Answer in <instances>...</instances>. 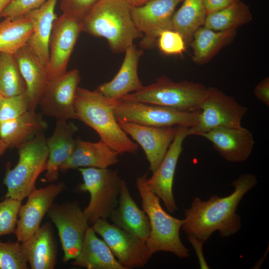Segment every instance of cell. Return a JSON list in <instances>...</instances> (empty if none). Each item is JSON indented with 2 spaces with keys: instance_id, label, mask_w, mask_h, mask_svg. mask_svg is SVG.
Masks as SVG:
<instances>
[{
  "instance_id": "cell-1",
  "label": "cell",
  "mask_w": 269,
  "mask_h": 269,
  "mask_svg": "<svg viewBox=\"0 0 269 269\" xmlns=\"http://www.w3.org/2000/svg\"><path fill=\"white\" fill-rule=\"evenodd\" d=\"M258 183L256 175L242 174L231 185L233 192L221 197L213 195L207 200L198 197L184 210L182 229L206 242L213 233L218 231L222 238L236 233L241 228V219L237 213L238 206L245 195Z\"/></svg>"
},
{
  "instance_id": "cell-2",
  "label": "cell",
  "mask_w": 269,
  "mask_h": 269,
  "mask_svg": "<svg viewBox=\"0 0 269 269\" xmlns=\"http://www.w3.org/2000/svg\"><path fill=\"white\" fill-rule=\"evenodd\" d=\"M131 6L123 0H99L81 19L82 31L105 38L114 53L125 52L142 37L131 14Z\"/></svg>"
},
{
  "instance_id": "cell-3",
  "label": "cell",
  "mask_w": 269,
  "mask_h": 269,
  "mask_svg": "<svg viewBox=\"0 0 269 269\" xmlns=\"http://www.w3.org/2000/svg\"><path fill=\"white\" fill-rule=\"evenodd\" d=\"M115 101L97 90L78 87L75 100L78 120L95 130L101 140L119 154H134L138 150V145L116 120L114 114Z\"/></svg>"
},
{
  "instance_id": "cell-4",
  "label": "cell",
  "mask_w": 269,
  "mask_h": 269,
  "mask_svg": "<svg viewBox=\"0 0 269 269\" xmlns=\"http://www.w3.org/2000/svg\"><path fill=\"white\" fill-rule=\"evenodd\" d=\"M147 174L137 178L136 187L141 199V205L150 223V231L145 242L150 255L158 252H170L179 258L189 256V251L181 242L180 230L183 219L176 218L161 207L160 199L146 183Z\"/></svg>"
},
{
  "instance_id": "cell-5",
  "label": "cell",
  "mask_w": 269,
  "mask_h": 269,
  "mask_svg": "<svg viewBox=\"0 0 269 269\" xmlns=\"http://www.w3.org/2000/svg\"><path fill=\"white\" fill-rule=\"evenodd\" d=\"M208 92V88L201 83L186 80L174 82L162 76L154 83L122 98L182 112H197L200 111Z\"/></svg>"
},
{
  "instance_id": "cell-6",
  "label": "cell",
  "mask_w": 269,
  "mask_h": 269,
  "mask_svg": "<svg viewBox=\"0 0 269 269\" xmlns=\"http://www.w3.org/2000/svg\"><path fill=\"white\" fill-rule=\"evenodd\" d=\"M47 138L42 132L20 145L18 160L5 172L3 183L6 187L5 198L22 200L35 188L40 174L45 171L48 157Z\"/></svg>"
},
{
  "instance_id": "cell-7",
  "label": "cell",
  "mask_w": 269,
  "mask_h": 269,
  "mask_svg": "<svg viewBox=\"0 0 269 269\" xmlns=\"http://www.w3.org/2000/svg\"><path fill=\"white\" fill-rule=\"evenodd\" d=\"M83 182L78 192H87L90 199L83 210L89 224L92 225L99 219L110 218L117 207L122 179L117 170L95 167H81Z\"/></svg>"
},
{
  "instance_id": "cell-8",
  "label": "cell",
  "mask_w": 269,
  "mask_h": 269,
  "mask_svg": "<svg viewBox=\"0 0 269 269\" xmlns=\"http://www.w3.org/2000/svg\"><path fill=\"white\" fill-rule=\"evenodd\" d=\"M200 112H182L123 98L116 100L114 106L118 122L125 121L154 127L182 126L192 128L196 125Z\"/></svg>"
},
{
  "instance_id": "cell-9",
  "label": "cell",
  "mask_w": 269,
  "mask_h": 269,
  "mask_svg": "<svg viewBox=\"0 0 269 269\" xmlns=\"http://www.w3.org/2000/svg\"><path fill=\"white\" fill-rule=\"evenodd\" d=\"M248 111L233 97L214 87H209L196 125L188 128V135L200 136L220 127L240 128L241 121Z\"/></svg>"
},
{
  "instance_id": "cell-10",
  "label": "cell",
  "mask_w": 269,
  "mask_h": 269,
  "mask_svg": "<svg viewBox=\"0 0 269 269\" xmlns=\"http://www.w3.org/2000/svg\"><path fill=\"white\" fill-rule=\"evenodd\" d=\"M47 215L56 226L64 256L67 263L78 255L87 229L90 227L87 216L78 202L53 203Z\"/></svg>"
},
{
  "instance_id": "cell-11",
  "label": "cell",
  "mask_w": 269,
  "mask_h": 269,
  "mask_svg": "<svg viewBox=\"0 0 269 269\" xmlns=\"http://www.w3.org/2000/svg\"><path fill=\"white\" fill-rule=\"evenodd\" d=\"M91 228L100 235L124 269L144 267L151 256L145 242L141 241L106 219H99Z\"/></svg>"
},
{
  "instance_id": "cell-12",
  "label": "cell",
  "mask_w": 269,
  "mask_h": 269,
  "mask_svg": "<svg viewBox=\"0 0 269 269\" xmlns=\"http://www.w3.org/2000/svg\"><path fill=\"white\" fill-rule=\"evenodd\" d=\"M80 80L76 69L49 80L38 105L42 113L56 120H78L75 100Z\"/></svg>"
},
{
  "instance_id": "cell-13",
  "label": "cell",
  "mask_w": 269,
  "mask_h": 269,
  "mask_svg": "<svg viewBox=\"0 0 269 269\" xmlns=\"http://www.w3.org/2000/svg\"><path fill=\"white\" fill-rule=\"evenodd\" d=\"M183 0H149L131 6V14L136 28L142 33L141 48L152 49L161 32L173 29L172 18L177 5Z\"/></svg>"
},
{
  "instance_id": "cell-14",
  "label": "cell",
  "mask_w": 269,
  "mask_h": 269,
  "mask_svg": "<svg viewBox=\"0 0 269 269\" xmlns=\"http://www.w3.org/2000/svg\"><path fill=\"white\" fill-rule=\"evenodd\" d=\"M81 31V19L79 18L62 13L54 20L49 41V59L46 67L49 80L67 71Z\"/></svg>"
},
{
  "instance_id": "cell-15",
  "label": "cell",
  "mask_w": 269,
  "mask_h": 269,
  "mask_svg": "<svg viewBox=\"0 0 269 269\" xmlns=\"http://www.w3.org/2000/svg\"><path fill=\"white\" fill-rule=\"evenodd\" d=\"M65 188L63 182L51 184L35 188L28 195L26 202L20 207L13 233L17 242L26 241L39 229L44 216Z\"/></svg>"
},
{
  "instance_id": "cell-16",
  "label": "cell",
  "mask_w": 269,
  "mask_h": 269,
  "mask_svg": "<svg viewBox=\"0 0 269 269\" xmlns=\"http://www.w3.org/2000/svg\"><path fill=\"white\" fill-rule=\"evenodd\" d=\"M188 128L177 126L175 137L162 161L152 176L146 179L148 187L163 201L167 211L171 213L177 210L173 194V183L177 162L183 149V141L188 136Z\"/></svg>"
},
{
  "instance_id": "cell-17",
  "label": "cell",
  "mask_w": 269,
  "mask_h": 269,
  "mask_svg": "<svg viewBox=\"0 0 269 269\" xmlns=\"http://www.w3.org/2000/svg\"><path fill=\"white\" fill-rule=\"evenodd\" d=\"M118 123L122 130L143 149L153 172L157 168L176 132L175 127H154L125 121Z\"/></svg>"
},
{
  "instance_id": "cell-18",
  "label": "cell",
  "mask_w": 269,
  "mask_h": 269,
  "mask_svg": "<svg viewBox=\"0 0 269 269\" xmlns=\"http://www.w3.org/2000/svg\"><path fill=\"white\" fill-rule=\"evenodd\" d=\"M200 136L210 141L224 159L235 163L247 160L255 144L252 132L242 127L217 128Z\"/></svg>"
},
{
  "instance_id": "cell-19",
  "label": "cell",
  "mask_w": 269,
  "mask_h": 269,
  "mask_svg": "<svg viewBox=\"0 0 269 269\" xmlns=\"http://www.w3.org/2000/svg\"><path fill=\"white\" fill-rule=\"evenodd\" d=\"M119 71L109 82L100 85L97 90L105 97L118 100L140 90L143 85L137 74L139 60L143 54L134 44L127 49Z\"/></svg>"
},
{
  "instance_id": "cell-20",
  "label": "cell",
  "mask_w": 269,
  "mask_h": 269,
  "mask_svg": "<svg viewBox=\"0 0 269 269\" xmlns=\"http://www.w3.org/2000/svg\"><path fill=\"white\" fill-rule=\"evenodd\" d=\"M77 127L67 121L56 120V126L50 137L47 138L48 157L45 169V178L49 182L58 179L61 166L72 154L77 139L74 134Z\"/></svg>"
},
{
  "instance_id": "cell-21",
  "label": "cell",
  "mask_w": 269,
  "mask_h": 269,
  "mask_svg": "<svg viewBox=\"0 0 269 269\" xmlns=\"http://www.w3.org/2000/svg\"><path fill=\"white\" fill-rule=\"evenodd\" d=\"M114 225L139 240L146 242L150 233L148 218L131 195L127 183L122 179L117 207L110 217Z\"/></svg>"
},
{
  "instance_id": "cell-22",
  "label": "cell",
  "mask_w": 269,
  "mask_h": 269,
  "mask_svg": "<svg viewBox=\"0 0 269 269\" xmlns=\"http://www.w3.org/2000/svg\"><path fill=\"white\" fill-rule=\"evenodd\" d=\"M14 55L25 83L29 110L35 111L49 80L46 66L27 44Z\"/></svg>"
},
{
  "instance_id": "cell-23",
  "label": "cell",
  "mask_w": 269,
  "mask_h": 269,
  "mask_svg": "<svg viewBox=\"0 0 269 269\" xmlns=\"http://www.w3.org/2000/svg\"><path fill=\"white\" fill-rule=\"evenodd\" d=\"M58 0H46L39 7L24 15L31 20L32 32L27 45L46 67L49 59V41L57 16L55 8Z\"/></svg>"
},
{
  "instance_id": "cell-24",
  "label": "cell",
  "mask_w": 269,
  "mask_h": 269,
  "mask_svg": "<svg viewBox=\"0 0 269 269\" xmlns=\"http://www.w3.org/2000/svg\"><path fill=\"white\" fill-rule=\"evenodd\" d=\"M51 225L46 223L26 241L21 243L31 269H53L57 264V248Z\"/></svg>"
},
{
  "instance_id": "cell-25",
  "label": "cell",
  "mask_w": 269,
  "mask_h": 269,
  "mask_svg": "<svg viewBox=\"0 0 269 269\" xmlns=\"http://www.w3.org/2000/svg\"><path fill=\"white\" fill-rule=\"evenodd\" d=\"M119 154L101 139L97 142L77 139L72 154L60 171L81 167L108 168L118 163Z\"/></svg>"
},
{
  "instance_id": "cell-26",
  "label": "cell",
  "mask_w": 269,
  "mask_h": 269,
  "mask_svg": "<svg viewBox=\"0 0 269 269\" xmlns=\"http://www.w3.org/2000/svg\"><path fill=\"white\" fill-rule=\"evenodd\" d=\"M72 265L87 269H124L91 227L87 229L81 250Z\"/></svg>"
},
{
  "instance_id": "cell-27",
  "label": "cell",
  "mask_w": 269,
  "mask_h": 269,
  "mask_svg": "<svg viewBox=\"0 0 269 269\" xmlns=\"http://www.w3.org/2000/svg\"><path fill=\"white\" fill-rule=\"evenodd\" d=\"M47 126L40 114L28 110L17 118L0 124V138L8 148H17Z\"/></svg>"
},
{
  "instance_id": "cell-28",
  "label": "cell",
  "mask_w": 269,
  "mask_h": 269,
  "mask_svg": "<svg viewBox=\"0 0 269 269\" xmlns=\"http://www.w3.org/2000/svg\"><path fill=\"white\" fill-rule=\"evenodd\" d=\"M236 29L214 31L203 26L194 33L190 42L193 51L192 61L202 65L211 60L234 39Z\"/></svg>"
},
{
  "instance_id": "cell-29",
  "label": "cell",
  "mask_w": 269,
  "mask_h": 269,
  "mask_svg": "<svg viewBox=\"0 0 269 269\" xmlns=\"http://www.w3.org/2000/svg\"><path fill=\"white\" fill-rule=\"evenodd\" d=\"M32 32V24L25 15L0 21V53L15 54L27 44Z\"/></svg>"
},
{
  "instance_id": "cell-30",
  "label": "cell",
  "mask_w": 269,
  "mask_h": 269,
  "mask_svg": "<svg viewBox=\"0 0 269 269\" xmlns=\"http://www.w3.org/2000/svg\"><path fill=\"white\" fill-rule=\"evenodd\" d=\"M174 13L172 28L180 33L186 44H190L195 32L204 24L207 15L202 0H183Z\"/></svg>"
},
{
  "instance_id": "cell-31",
  "label": "cell",
  "mask_w": 269,
  "mask_h": 269,
  "mask_svg": "<svg viewBox=\"0 0 269 269\" xmlns=\"http://www.w3.org/2000/svg\"><path fill=\"white\" fill-rule=\"evenodd\" d=\"M252 20L249 7L237 0L227 7L207 14L203 26L214 31L236 29Z\"/></svg>"
},
{
  "instance_id": "cell-32",
  "label": "cell",
  "mask_w": 269,
  "mask_h": 269,
  "mask_svg": "<svg viewBox=\"0 0 269 269\" xmlns=\"http://www.w3.org/2000/svg\"><path fill=\"white\" fill-rule=\"evenodd\" d=\"M25 88L14 55L0 53V95L9 97L24 94Z\"/></svg>"
},
{
  "instance_id": "cell-33",
  "label": "cell",
  "mask_w": 269,
  "mask_h": 269,
  "mask_svg": "<svg viewBox=\"0 0 269 269\" xmlns=\"http://www.w3.org/2000/svg\"><path fill=\"white\" fill-rule=\"evenodd\" d=\"M28 263L18 242L0 240V269H27Z\"/></svg>"
},
{
  "instance_id": "cell-34",
  "label": "cell",
  "mask_w": 269,
  "mask_h": 269,
  "mask_svg": "<svg viewBox=\"0 0 269 269\" xmlns=\"http://www.w3.org/2000/svg\"><path fill=\"white\" fill-rule=\"evenodd\" d=\"M22 201L5 198L0 202V237L14 233Z\"/></svg>"
},
{
  "instance_id": "cell-35",
  "label": "cell",
  "mask_w": 269,
  "mask_h": 269,
  "mask_svg": "<svg viewBox=\"0 0 269 269\" xmlns=\"http://www.w3.org/2000/svg\"><path fill=\"white\" fill-rule=\"evenodd\" d=\"M29 110L25 94L3 97L0 108V124L14 119Z\"/></svg>"
},
{
  "instance_id": "cell-36",
  "label": "cell",
  "mask_w": 269,
  "mask_h": 269,
  "mask_svg": "<svg viewBox=\"0 0 269 269\" xmlns=\"http://www.w3.org/2000/svg\"><path fill=\"white\" fill-rule=\"evenodd\" d=\"M186 43L182 35L173 29L164 30L158 36L156 46L166 55H182Z\"/></svg>"
},
{
  "instance_id": "cell-37",
  "label": "cell",
  "mask_w": 269,
  "mask_h": 269,
  "mask_svg": "<svg viewBox=\"0 0 269 269\" xmlns=\"http://www.w3.org/2000/svg\"><path fill=\"white\" fill-rule=\"evenodd\" d=\"M46 0H12L3 11L1 17L15 18L24 15L28 11L36 8Z\"/></svg>"
},
{
  "instance_id": "cell-38",
  "label": "cell",
  "mask_w": 269,
  "mask_h": 269,
  "mask_svg": "<svg viewBox=\"0 0 269 269\" xmlns=\"http://www.w3.org/2000/svg\"><path fill=\"white\" fill-rule=\"evenodd\" d=\"M99 0H60L62 13L80 19L87 13Z\"/></svg>"
},
{
  "instance_id": "cell-39",
  "label": "cell",
  "mask_w": 269,
  "mask_h": 269,
  "mask_svg": "<svg viewBox=\"0 0 269 269\" xmlns=\"http://www.w3.org/2000/svg\"><path fill=\"white\" fill-rule=\"evenodd\" d=\"M189 242L193 247L198 257L201 269H209L203 252L204 241L192 234H187Z\"/></svg>"
},
{
  "instance_id": "cell-40",
  "label": "cell",
  "mask_w": 269,
  "mask_h": 269,
  "mask_svg": "<svg viewBox=\"0 0 269 269\" xmlns=\"http://www.w3.org/2000/svg\"><path fill=\"white\" fill-rule=\"evenodd\" d=\"M254 93L258 100L269 106V78L266 77L255 88Z\"/></svg>"
},
{
  "instance_id": "cell-41",
  "label": "cell",
  "mask_w": 269,
  "mask_h": 269,
  "mask_svg": "<svg viewBox=\"0 0 269 269\" xmlns=\"http://www.w3.org/2000/svg\"><path fill=\"white\" fill-rule=\"evenodd\" d=\"M206 14L214 12L229 6L237 0H202Z\"/></svg>"
},
{
  "instance_id": "cell-42",
  "label": "cell",
  "mask_w": 269,
  "mask_h": 269,
  "mask_svg": "<svg viewBox=\"0 0 269 269\" xmlns=\"http://www.w3.org/2000/svg\"><path fill=\"white\" fill-rule=\"evenodd\" d=\"M131 6H139L143 4L149 0H123Z\"/></svg>"
},
{
  "instance_id": "cell-43",
  "label": "cell",
  "mask_w": 269,
  "mask_h": 269,
  "mask_svg": "<svg viewBox=\"0 0 269 269\" xmlns=\"http://www.w3.org/2000/svg\"><path fill=\"white\" fill-rule=\"evenodd\" d=\"M12 0H0V19L1 18V14L6 6Z\"/></svg>"
},
{
  "instance_id": "cell-44",
  "label": "cell",
  "mask_w": 269,
  "mask_h": 269,
  "mask_svg": "<svg viewBox=\"0 0 269 269\" xmlns=\"http://www.w3.org/2000/svg\"><path fill=\"white\" fill-rule=\"evenodd\" d=\"M8 148L7 145L0 138V157Z\"/></svg>"
},
{
  "instance_id": "cell-45",
  "label": "cell",
  "mask_w": 269,
  "mask_h": 269,
  "mask_svg": "<svg viewBox=\"0 0 269 269\" xmlns=\"http://www.w3.org/2000/svg\"><path fill=\"white\" fill-rule=\"evenodd\" d=\"M3 97H2L1 95H0V105H1V103Z\"/></svg>"
}]
</instances>
